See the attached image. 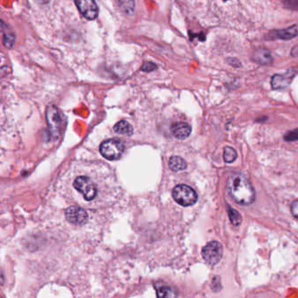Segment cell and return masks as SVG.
<instances>
[{"mask_svg":"<svg viewBox=\"0 0 298 298\" xmlns=\"http://www.w3.org/2000/svg\"><path fill=\"white\" fill-rule=\"evenodd\" d=\"M1 28L3 33V43L4 47L7 48H12L15 42L14 33L4 24V21L1 22Z\"/></svg>","mask_w":298,"mask_h":298,"instance_id":"4fadbf2b","label":"cell"},{"mask_svg":"<svg viewBox=\"0 0 298 298\" xmlns=\"http://www.w3.org/2000/svg\"><path fill=\"white\" fill-rule=\"evenodd\" d=\"M169 167L170 169L173 171V172H179V171H183V170L185 169L187 167V165L182 158L178 157V156H174V157H172L170 159Z\"/></svg>","mask_w":298,"mask_h":298,"instance_id":"9a60e30c","label":"cell"},{"mask_svg":"<svg viewBox=\"0 0 298 298\" xmlns=\"http://www.w3.org/2000/svg\"><path fill=\"white\" fill-rule=\"evenodd\" d=\"M81 15L89 20H94L98 16V6L95 0H74Z\"/></svg>","mask_w":298,"mask_h":298,"instance_id":"8992f818","label":"cell"},{"mask_svg":"<svg viewBox=\"0 0 298 298\" xmlns=\"http://www.w3.org/2000/svg\"><path fill=\"white\" fill-rule=\"evenodd\" d=\"M173 197L182 206H192L198 199L196 191L186 184H179L173 188Z\"/></svg>","mask_w":298,"mask_h":298,"instance_id":"3957f363","label":"cell"},{"mask_svg":"<svg viewBox=\"0 0 298 298\" xmlns=\"http://www.w3.org/2000/svg\"><path fill=\"white\" fill-rule=\"evenodd\" d=\"M253 60L254 62L263 66H269L273 63V58L270 52L265 48H259L253 54Z\"/></svg>","mask_w":298,"mask_h":298,"instance_id":"7c38bea8","label":"cell"},{"mask_svg":"<svg viewBox=\"0 0 298 298\" xmlns=\"http://www.w3.org/2000/svg\"><path fill=\"white\" fill-rule=\"evenodd\" d=\"M224 1H229V0H224Z\"/></svg>","mask_w":298,"mask_h":298,"instance_id":"cb8c5ba5","label":"cell"},{"mask_svg":"<svg viewBox=\"0 0 298 298\" xmlns=\"http://www.w3.org/2000/svg\"><path fill=\"white\" fill-rule=\"evenodd\" d=\"M118 5L121 11L128 15H132L135 8L134 0H118Z\"/></svg>","mask_w":298,"mask_h":298,"instance_id":"e0dca14e","label":"cell"},{"mask_svg":"<svg viewBox=\"0 0 298 298\" xmlns=\"http://www.w3.org/2000/svg\"><path fill=\"white\" fill-rule=\"evenodd\" d=\"M223 254V248L220 242L211 241L203 247L202 256L210 265H216L221 261Z\"/></svg>","mask_w":298,"mask_h":298,"instance_id":"5b68a950","label":"cell"},{"mask_svg":"<svg viewBox=\"0 0 298 298\" xmlns=\"http://www.w3.org/2000/svg\"><path fill=\"white\" fill-rule=\"evenodd\" d=\"M298 68L288 70L284 74H275L271 79V86L273 89H284L288 88L294 79Z\"/></svg>","mask_w":298,"mask_h":298,"instance_id":"ba28073f","label":"cell"},{"mask_svg":"<svg viewBox=\"0 0 298 298\" xmlns=\"http://www.w3.org/2000/svg\"><path fill=\"white\" fill-rule=\"evenodd\" d=\"M47 120L52 132H58L61 127L62 118L59 110L56 106H49L48 108Z\"/></svg>","mask_w":298,"mask_h":298,"instance_id":"9c48e42d","label":"cell"},{"mask_svg":"<svg viewBox=\"0 0 298 298\" xmlns=\"http://www.w3.org/2000/svg\"><path fill=\"white\" fill-rule=\"evenodd\" d=\"M157 68H158V66H157V65L153 62L144 63V65H143L142 67H141L142 71H144V72H148V73L153 72V71L157 69Z\"/></svg>","mask_w":298,"mask_h":298,"instance_id":"7402d4cb","label":"cell"},{"mask_svg":"<svg viewBox=\"0 0 298 298\" xmlns=\"http://www.w3.org/2000/svg\"><path fill=\"white\" fill-rule=\"evenodd\" d=\"M284 140H286L288 142H292L298 140V129H295L289 132L284 136Z\"/></svg>","mask_w":298,"mask_h":298,"instance_id":"44dd1931","label":"cell"},{"mask_svg":"<svg viewBox=\"0 0 298 298\" xmlns=\"http://www.w3.org/2000/svg\"><path fill=\"white\" fill-rule=\"evenodd\" d=\"M285 7L293 11H298V0H282Z\"/></svg>","mask_w":298,"mask_h":298,"instance_id":"ffe728a7","label":"cell"},{"mask_svg":"<svg viewBox=\"0 0 298 298\" xmlns=\"http://www.w3.org/2000/svg\"><path fill=\"white\" fill-rule=\"evenodd\" d=\"M114 130L115 132L118 134L126 135V136H131L133 134L132 126L124 120L118 121V123L114 126Z\"/></svg>","mask_w":298,"mask_h":298,"instance_id":"5bb4252c","label":"cell"},{"mask_svg":"<svg viewBox=\"0 0 298 298\" xmlns=\"http://www.w3.org/2000/svg\"><path fill=\"white\" fill-rule=\"evenodd\" d=\"M124 144L118 139H109L104 141L100 146V152L105 159L117 160L120 159L124 152Z\"/></svg>","mask_w":298,"mask_h":298,"instance_id":"277c9868","label":"cell"},{"mask_svg":"<svg viewBox=\"0 0 298 298\" xmlns=\"http://www.w3.org/2000/svg\"><path fill=\"white\" fill-rule=\"evenodd\" d=\"M291 213L293 214L295 218H297L298 220V200H296L292 203L291 206Z\"/></svg>","mask_w":298,"mask_h":298,"instance_id":"603a6c76","label":"cell"},{"mask_svg":"<svg viewBox=\"0 0 298 298\" xmlns=\"http://www.w3.org/2000/svg\"><path fill=\"white\" fill-rule=\"evenodd\" d=\"M75 190L83 196L86 201H92L98 194V185L91 178L86 175L78 176L73 183Z\"/></svg>","mask_w":298,"mask_h":298,"instance_id":"7a4b0ae2","label":"cell"},{"mask_svg":"<svg viewBox=\"0 0 298 298\" xmlns=\"http://www.w3.org/2000/svg\"><path fill=\"white\" fill-rule=\"evenodd\" d=\"M65 216L70 223L84 225L89 220V214L83 208L79 206H70L65 212Z\"/></svg>","mask_w":298,"mask_h":298,"instance_id":"52a82bcc","label":"cell"},{"mask_svg":"<svg viewBox=\"0 0 298 298\" xmlns=\"http://www.w3.org/2000/svg\"><path fill=\"white\" fill-rule=\"evenodd\" d=\"M228 191L236 202L248 206L254 202L255 192L250 181L241 173H234L228 179Z\"/></svg>","mask_w":298,"mask_h":298,"instance_id":"6da1fadb","label":"cell"},{"mask_svg":"<svg viewBox=\"0 0 298 298\" xmlns=\"http://www.w3.org/2000/svg\"><path fill=\"white\" fill-rule=\"evenodd\" d=\"M228 213H229V219H230L233 225L239 226L241 223L242 218L240 216V214H239L238 211L233 209V208H231V206H228Z\"/></svg>","mask_w":298,"mask_h":298,"instance_id":"ac0fdd59","label":"cell"},{"mask_svg":"<svg viewBox=\"0 0 298 298\" xmlns=\"http://www.w3.org/2000/svg\"><path fill=\"white\" fill-rule=\"evenodd\" d=\"M155 289L157 291V294L159 298H172V297H177L174 290L168 286H165L162 284H155Z\"/></svg>","mask_w":298,"mask_h":298,"instance_id":"2e32d148","label":"cell"},{"mask_svg":"<svg viewBox=\"0 0 298 298\" xmlns=\"http://www.w3.org/2000/svg\"><path fill=\"white\" fill-rule=\"evenodd\" d=\"M298 35V26H293L286 29L275 30L269 33V40H284L289 41L297 37Z\"/></svg>","mask_w":298,"mask_h":298,"instance_id":"30bf717a","label":"cell"},{"mask_svg":"<svg viewBox=\"0 0 298 298\" xmlns=\"http://www.w3.org/2000/svg\"><path fill=\"white\" fill-rule=\"evenodd\" d=\"M225 162L233 163L237 159V152L234 148L227 146L224 149V154H223Z\"/></svg>","mask_w":298,"mask_h":298,"instance_id":"d6986e66","label":"cell"},{"mask_svg":"<svg viewBox=\"0 0 298 298\" xmlns=\"http://www.w3.org/2000/svg\"><path fill=\"white\" fill-rule=\"evenodd\" d=\"M191 126L185 122H176L171 127V132L179 139H185L191 134Z\"/></svg>","mask_w":298,"mask_h":298,"instance_id":"8fae6325","label":"cell"}]
</instances>
